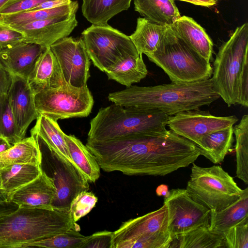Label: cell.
Wrapping results in <instances>:
<instances>
[{"label": "cell", "instance_id": "7dc6e473", "mask_svg": "<svg viewBox=\"0 0 248 248\" xmlns=\"http://www.w3.org/2000/svg\"><path fill=\"white\" fill-rule=\"evenodd\" d=\"M9 0H0V9Z\"/></svg>", "mask_w": 248, "mask_h": 248}, {"label": "cell", "instance_id": "8d00e7d4", "mask_svg": "<svg viewBox=\"0 0 248 248\" xmlns=\"http://www.w3.org/2000/svg\"><path fill=\"white\" fill-rule=\"evenodd\" d=\"M97 200L93 193L88 191H83L78 194L70 205V211L74 221L77 222L89 213L95 206Z\"/></svg>", "mask_w": 248, "mask_h": 248}, {"label": "cell", "instance_id": "4fadbf2b", "mask_svg": "<svg viewBox=\"0 0 248 248\" xmlns=\"http://www.w3.org/2000/svg\"><path fill=\"white\" fill-rule=\"evenodd\" d=\"M49 47L58 62L65 83L76 88L87 86L91 60L81 37L78 39L63 37Z\"/></svg>", "mask_w": 248, "mask_h": 248}, {"label": "cell", "instance_id": "603a6c76", "mask_svg": "<svg viewBox=\"0 0 248 248\" xmlns=\"http://www.w3.org/2000/svg\"><path fill=\"white\" fill-rule=\"evenodd\" d=\"M248 217V188L246 187L240 198L225 209L219 211H211L209 230L222 235L232 226Z\"/></svg>", "mask_w": 248, "mask_h": 248}, {"label": "cell", "instance_id": "d6a6232c", "mask_svg": "<svg viewBox=\"0 0 248 248\" xmlns=\"http://www.w3.org/2000/svg\"><path fill=\"white\" fill-rule=\"evenodd\" d=\"M235 138L236 177L248 184V115L242 116L240 122L233 127Z\"/></svg>", "mask_w": 248, "mask_h": 248}, {"label": "cell", "instance_id": "e0dca14e", "mask_svg": "<svg viewBox=\"0 0 248 248\" xmlns=\"http://www.w3.org/2000/svg\"><path fill=\"white\" fill-rule=\"evenodd\" d=\"M56 188L53 180L42 170L35 179L20 188L6 200L18 207L49 208L56 198Z\"/></svg>", "mask_w": 248, "mask_h": 248}, {"label": "cell", "instance_id": "5bb4252c", "mask_svg": "<svg viewBox=\"0 0 248 248\" xmlns=\"http://www.w3.org/2000/svg\"><path fill=\"white\" fill-rule=\"evenodd\" d=\"M238 121L235 115L216 116L209 111L198 109L170 116L167 125L175 133L196 145L204 136L232 126Z\"/></svg>", "mask_w": 248, "mask_h": 248}, {"label": "cell", "instance_id": "4dcf8cb0", "mask_svg": "<svg viewBox=\"0 0 248 248\" xmlns=\"http://www.w3.org/2000/svg\"><path fill=\"white\" fill-rule=\"evenodd\" d=\"M70 157L89 183H94L100 177V168L89 149L74 135L64 134Z\"/></svg>", "mask_w": 248, "mask_h": 248}, {"label": "cell", "instance_id": "30bf717a", "mask_svg": "<svg viewBox=\"0 0 248 248\" xmlns=\"http://www.w3.org/2000/svg\"><path fill=\"white\" fill-rule=\"evenodd\" d=\"M34 102L39 115L56 121L74 117H85L92 111L93 96L87 86L73 87L67 83L34 94Z\"/></svg>", "mask_w": 248, "mask_h": 248}, {"label": "cell", "instance_id": "44dd1931", "mask_svg": "<svg viewBox=\"0 0 248 248\" xmlns=\"http://www.w3.org/2000/svg\"><path fill=\"white\" fill-rule=\"evenodd\" d=\"M30 132L31 136L41 140L49 149L76 165L70 157L64 138L65 133L61 130L57 121L40 114Z\"/></svg>", "mask_w": 248, "mask_h": 248}, {"label": "cell", "instance_id": "277c9868", "mask_svg": "<svg viewBox=\"0 0 248 248\" xmlns=\"http://www.w3.org/2000/svg\"><path fill=\"white\" fill-rule=\"evenodd\" d=\"M248 23L236 28L219 47L213 62V88L229 107H248Z\"/></svg>", "mask_w": 248, "mask_h": 248}, {"label": "cell", "instance_id": "60d3db41", "mask_svg": "<svg viewBox=\"0 0 248 248\" xmlns=\"http://www.w3.org/2000/svg\"><path fill=\"white\" fill-rule=\"evenodd\" d=\"M14 76L0 61V97L8 94Z\"/></svg>", "mask_w": 248, "mask_h": 248}, {"label": "cell", "instance_id": "484cf974", "mask_svg": "<svg viewBox=\"0 0 248 248\" xmlns=\"http://www.w3.org/2000/svg\"><path fill=\"white\" fill-rule=\"evenodd\" d=\"M42 154L37 140L34 137L24 138L0 153V170L19 164L41 165Z\"/></svg>", "mask_w": 248, "mask_h": 248}, {"label": "cell", "instance_id": "9a60e30c", "mask_svg": "<svg viewBox=\"0 0 248 248\" xmlns=\"http://www.w3.org/2000/svg\"><path fill=\"white\" fill-rule=\"evenodd\" d=\"M78 23L75 14L32 22L16 29L24 34L23 42L35 44L46 49L59 40L68 36Z\"/></svg>", "mask_w": 248, "mask_h": 248}, {"label": "cell", "instance_id": "7bdbcfd3", "mask_svg": "<svg viewBox=\"0 0 248 248\" xmlns=\"http://www.w3.org/2000/svg\"><path fill=\"white\" fill-rule=\"evenodd\" d=\"M18 206L4 199H0V216L10 214L16 210Z\"/></svg>", "mask_w": 248, "mask_h": 248}, {"label": "cell", "instance_id": "6da1fadb", "mask_svg": "<svg viewBox=\"0 0 248 248\" xmlns=\"http://www.w3.org/2000/svg\"><path fill=\"white\" fill-rule=\"evenodd\" d=\"M86 146L103 170L128 175L164 176L188 166L201 155L195 144L170 129Z\"/></svg>", "mask_w": 248, "mask_h": 248}, {"label": "cell", "instance_id": "f546056e", "mask_svg": "<svg viewBox=\"0 0 248 248\" xmlns=\"http://www.w3.org/2000/svg\"><path fill=\"white\" fill-rule=\"evenodd\" d=\"M132 0H83V16L92 24L108 23L112 17L130 6Z\"/></svg>", "mask_w": 248, "mask_h": 248}, {"label": "cell", "instance_id": "5b68a950", "mask_svg": "<svg viewBox=\"0 0 248 248\" xmlns=\"http://www.w3.org/2000/svg\"><path fill=\"white\" fill-rule=\"evenodd\" d=\"M170 116L156 110L113 104L99 109L91 121L87 142L150 135L166 130Z\"/></svg>", "mask_w": 248, "mask_h": 248}, {"label": "cell", "instance_id": "7c38bea8", "mask_svg": "<svg viewBox=\"0 0 248 248\" xmlns=\"http://www.w3.org/2000/svg\"><path fill=\"white\" fill-rule=\"evenodd\" d=\"M168 210V230L175 236L200 227H208L210 210L193 200L186 189H172L164 196Z\"/></svg>", "mask_w": 248, "mask_h": 248}, {"label": "cell", "instance_id": "836d02e7", "mask_svg": "<svg viewBox=\"0 0 248 248\" xmlns=\"http://www.w3.org/2000/svg\"><path fill=\"white\" fill-rule=\"evenodd\" d=\"M80 230L72 229L64 232L24 245L22 248H80L87 236Z\"/></svg>", "mask_w": 248, "mask_h": 248}, {"label": "cell", "instance_id": "7a4b0ae2", "mask_svg": "<svg viewBox=\"0 0 248 248\" xmlns=\"http://www.w3.org/2000/svg\"><path fill=\"white\" fill-rule=\"evenodd\" d=\"M220 97L213 88L211 78L189 83L163 84L142 87L131 85L109 93L108 98L123 107L154 109L170 116L200 109Z\"/></svg>", "mask_w": 248, "mask_h": 248}, {"label": "cell", "instance_id": "83f0119b", "mask_svg": "<svg viewBox=\"0 0 248 248\" xmlns=\"http://www.w3.org/2000/svg\"><path fill=\"white\" fill-rule=\"evenodd\" d=\"M142 55L128 56L109 67L105 73L109 79L114 80L126 87L139 82L148 74Z\"/></svg>", "mask_w": 248, "mask_h": 248}, {"label": "cell", "instance_id": "f35d334b", "mask_svg": "<svg viewBox=\"0 0 248 248\" xmlns=\"http://www.w3.org/2000/svg\"><path fill=\"white\" fill-rule=\"evenodd\" d=\"M24 38L20 31L0 23V50L20 43Z\"/></svg>", "mask_w": 248, "mask_h": 248}, {"label": "cell", "instance_id": "52a82bcc", "mask_svg": "<svg viewBox=\"0 0 248 248\" xmlns=\"http://www.w3.org/2000/svg\"><path fill=\"white\" fill-rule=\"evenodd\" d=\"M186 190L195 201L211 211H220L237 201L243 190L220 166L200 167L192 163Z\"/></svg>", "mask_w": 248, "mask_h": 248}, {"label": "cell", "instance_id": "ba28073f", "mask_svg": "<svg viewBox=\"0 0 248 248\" xmlns=\"http://www.w3.org/2000/svg\"><path fill=\"white\" fill-rule=\"evenodd\" d=\"M168 210L163 205L144 215L123 222L113 232L111 248H169Z\"/></svg>", "mask_w": 248, "mask_h": 248}, {"label": "cell", "instance_id": "ab89813d", "mask_svg": "<svg viewBox=\"0 0 248 248\" xmlns=\"http://www.w3.org/2000/svg\"><path fill=\"white\" fill-rule=\"evenodd\" d=\"M113 232L103 231L87 236L80 248H111Z\"/></svg>", "mask_w": 248, "mask_h": 248}, {"label": "cell", "instance_id": "bcb514c9", "mask_svg": "<svg viewBox=\"0 0 248 248\" xmlns=\"http://www.w3.org/2000/svg\"><path fill=\"white\" fill-rule=\"evenodd\" d=\"M208 1L212 5V6H214L217 4L219 0H206Z\"/></svg>", "mask_w": 248, "mask_h": 248}, {"label": "cell", "instance_id": "3957f363", "mask_svg": "<svg viewBox=\"0 0 248 248\" xmlns=\"http://www.w3.org/2000/svg\"><path fill=\"white\" fill-rule=\"evenodd\" d=\"M72 229L80 230L70 208L18 207L0 216V248H22Z\"/></svg>", "mask_w": 248, "mask_h": 248}, {"label": "cell", "instance_id": "ac0fdd59", "mask_svg": "<svg viewBox=\"0 0 248 248\" xmlns=\"http://www.w3.org/2000/svg\"><path fill=\"white\" fill-rule=\"evenodd\" d=\"M27 81L34 94L66 83L58 62L49 47L37 58Z\"/></svg>", "mask_w": 248, "mask_h": 248}, {"label": "cell", "instance_id": "9c48e42d", "mask_svg": "<svg viewBox=\"0 0 248 248\" xmlns=\"http://www.w3.org/2000/svg\"><path fill=\"white\" fill-rule=\"evenodd\" d=\"M81 35L90 60L102 72L128 56L139 55L129 36L108 23L92 24Z\"/></svg>", "mask_w": 248, "mask_h": 248}, {"label": "cell", "instance_id": "ffe728a7", "mask_svg": "<svg viewBox=\"0 0 248 248\" xmlns=\"http://www.w3.org/2000/svg\"><path fill=\"white\" fill-rule=\"evenodd\" d=\"M170 26L189 47L208 61H212L213 42L204 29L192 18L181 16Z\"/></svg>", "mask_w": 248, "mask_h": 248}, {"label": "cell", "instance_id": "cb8c5ba5", "mask_svg": "<svg viewBox=\"0 0 248 248\" xmlns=\"http://www.w3.org/2000/svg\"><path fill=\"white\" fill-rule=\"evenodd\" d=\"M134 9L143 17L170 26L181 17L174 0H133Z\"/></svg>", "mask_w": 248, "mask_h": 248}, {"label": "cell", "instance_id": "e575fe53", "mask_svg": "<svg viewBox=\"0 0 248 248\" xmlns=\"http://www.w3.org/2000/svg\"><path fill=\"white\" fill-rule=\"evenodd\" d=\"M0 137L12 145L22 140L16 127L8 94L0 97Z\"/></svg>", "mask_w": 248, "mask_h": 248}, {"label": "cell", "instance_id": "2e32d148", "mask_svg": "<svg viewBox=\"0 0 248 248\" xmlns=\"http://www.w3.org/2000/svg\"><path fill=\"white\" fill-rule=\"evenodd\" d=\"M8 94L19 134L23 139L30 124L39 115L35 108L34 94L27 79L14 77Z\"/></svg>", "mask_w": 248, "mask_h": 248}, {"label": "cell", "instance_id": "8992f818", "mask_svg": "<svg viewBox=\"0 0 248 248\" xmlns=\"http://www.w3.org/2000/svg\"><path fill=\"white\" fill-rule=\"evenodd\" d=\"M146 56L164 71L171 82H196L212 76L210 62L189 47L171 26L167 27L156 49Z\"/></svg>", "mask_w": 248, "mask_h": 248}, {"label": "cell", "instance_id": "c3c4849f", "mask_svg": "<svg viewBox=\"0 0 248 248\" xmlns=\"http://www.w3.org/2000/svg\"><path fill=\"white\" fill-rule=\"evenodd\" d=\"M0 187H1V181H0Z\"/></svg>", "mask_w": 248, "mask_h": 248}, {"label": "cell", "instance_id": "f1b7e54d", "mask_svg": "<svg viewBox=\"0 0 248 248\" xmlns=\"http://www.w3.org/2000/svg\"><path fill=\"white\" fill-rule=\"evenodd\" d=\"M168 27L139 17L136 30L129 36L138 53L147 55L154 52Z\"/></svg>", "mask_w": 248, "mask_h": 248}, {"label": "cell", "instance_id": "7402d4cb", "mask_svg": "<svg viewBox=\"0 0 248 248\" xmlns=\"http://www.w3.org/2000/svg\"><path fill=\"white\" fill-rule=\"evenodd\" d=\"M41 165L19 164L0 170V196L6 199L13 193L37 178L42 172Z\"/></svg>", "mask_w": 248, "mask_h": 248}, {"label": "cell", "instance_id": "74e56055", "mask_svg": "<svg viewBox=\"0 0 248 248\" xmlns=\"http://www.w3.org/2000/svg\"><path fill=\"white\" fill-rule=\"evenodd\" d=\"M51 0H9L0 9V15H7L30 11Z\"/></svg>", "mask_w": 248, "mask_h": 248}, {"label": "cell", "instance_id": "1f68e13d", "mask_svg": "<svg viewBox=\"0 0 248 248\" xmlns=\"http://www.w3.org/2000/svg\"><path fill=\"white\" fill-rule=\"evenodd\" d=\"M226 248L222 235L213 232L208 227H200L175 236L169 248Z\"/></svg>", "mask_w": 248, "mask_h": 248}, {"label": "cell", "instance_id": "d590c367", "mask_svg": "<svg viewBox=\"0 0 248 248\" xmlns=\"http://www.w3.org/2000/svg\"><path fill=\"white\" fill-rule=\"evenodd\" d=\"M226 248H248V217L222 234Z\"/></svg>", "mask_w": 248, "mask_h": 248}, {"label": "cell", "instance_id": "d4e9b609", "mask_svg": "<svg viewBox=\"0 0 248 248\" xmlns=\"http://www.w3.org/2000/svg\"><path fill=\"white\" fill-rule=\"evenodd\" d=\"M233 139L232 126L204 136L196 146L201 155L214 164H218L231 149Z\"/></svg>", "mask_w": 248, "mask_h": 248}, {"label": "cell", "instance_id": "d6986e66", "mask_svg": "<svg viewBox=\"0 0 248 248\" xmlns=\"http://www.w3.org/2000/svg\"><path fill=\"white\" fill-rule=\"evenodd\" d=\"M45 49L40 46L22 42L0 50V61L14 77L27 79L35 63Z\"/></svg>", "mask_w": 248, "mask_h": 248}, {"label": "cell", "instance_id": "f6af8a7d", "mask_svg": "<svg viewBox=\"0 0 248 248\" xmlns=\"http://www.w3.org/2000/svg\"><path fill=\"white\" fill-rule=\"evenodd\" d=\"M12 146L6 139L0 137V153L5 151Z\"/></svg>", "mask_w": 248, "mask_h": 248}, {"label": "cell", "instance_id": "4316f807", "mask_svg": "<svg viewBox=\"0 0 248 248\" xmlns=\"http://www.w3.org/2000/svg\"><path fill=\"white\" fill-rule=\"evenodd\" d=\"M78 1L61 7L47 9L30 10L7 15H0V23L16 29L32 22L57 17L70 16L76 13Z\"/></svg>", "mask_w": 248, "mask_h": 248}, {"label": "cell", "instance_id": "b9f144b4", "mask_svg": "<svg viewBox=\"0 0 248 248\" xmlns=\"http://www.w3.org/2000/svg\"><path fill=\"white\" fill-rule=\"evenodd\" d=\"M72 0H51L45 2L31 10L52 9L70 4Z\"/></svg>", "mask_w": 248, "mask_h": 248}, {"label": "cell", "instance_id": "ee69618b", "mask_svg": "<svg viewBox=\"0 0 248 248\" xmlns=\"http://www.w3.org/2000/svg\"><path fill=\"white\" fill-rule=\"evenodd\" d=\"M180 0L187 2L194 5L209 7L212 6L211 4L206 0Z\"/></svg>", "mask_w": 248, "mask_h": 248}, {"label": "cell", "instance_id": "8fae6325", "mask_svg": "<svg viewBox=\"0 0 248 248\" xmlns=\"http://www.w3.org/2000/svg\"><path fill=\"white\" fill-rule=\"evenodd\" d=\"M42 154V170L54 181L56 196L52 206L70 208L72 200L89 189V182L80 170L36 139Z\"/></svg>", "mask_w": 248, "mask_h": 248}]
</instances>
